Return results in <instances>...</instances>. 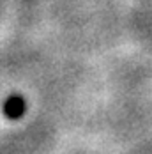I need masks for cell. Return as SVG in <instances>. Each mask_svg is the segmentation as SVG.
<instances>
[{
    "label": "cell",
    "mask_w": 152,
    "mask_h": 154,
    "mask_svg": "<svg viewBox=\"0 0 152 154\" xmlns=\"http://www.w3.org/2000/svg\"><path fill=\"white\" fill-rule=\"evenodd\" d=\"M23 112V103L20 99H9L7 105H5V113L11 115V117H18L20 113Z\"/></svg>",
    "instance_id": "6da1fadb"
}]
</instances>
